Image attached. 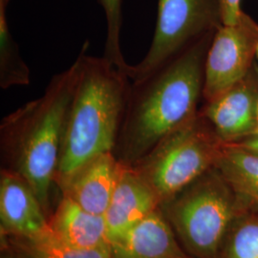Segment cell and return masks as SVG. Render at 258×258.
I'll return each instance as SVG.
<instances>
[{
	"instance_id": "obj_7",
	"label": "cell",
	"mask_w": 258,
	"mask_h": 258,
	"mask_svg": "<svg viewBox=\"0 0 258 258\" xmlns=\"http://www.w3.org/2000/svg\"><path fill=\"white\" fill-rule=\"evenodd\" d=\"M258 46V23L242 13L236 23L221 25L208 50L204 67L203 101L211 102L246 77Z\"/></svg>"
},
{
	"instance_id": "obj_14",
	"label": "cell",
	"mask_w": 258,
	"mask_h": 258,
	"mask_svg": "<svg viewBox=\"0 0 258 258\" xmlns=\"http://www.w3.org/2000/svg\"><path fill=\"white\" fill-rule=\"evenodd\" d=\"M215 167L234 190L243 212H258V154L225 144Z\"/></svg>"
},
{
	"instance_id": "obj_6",
	"label": "cell",
	"mask_w": 258,
	"mask_h": 258,
	"mask_svg": "<svg viewBox=\"0 0 258 258\" xmlns=\"http://www.w3.org/2000/svg\"><path fill=\"white\" fill-rule=\"evenodd\" d=\"M221 25L220 0H158L154 37L144 58L129 65L130 81H141Z\"/></svg>"
},
{
	"instance_id": "obj_16",
	"label": "cell",
	"mask_w": 258,
	"mask_h": 258,
	"mask_svg": "<svg viewBox=\"0 0 258 258\" xmlns=\"http://www.w3.org/2000/svg\"><path fill=\"white\" fill-rule=\"evenodd\" d=\"M29 83L30 69L10 32L6 9H0V87L8 89Z\"/></svg>"
},
{
	"instance_id": "obj_20",
	"label": "cell",
	"mask_w": 258,
	"mask_h": 258,
	"mask_svg": "<svg viewBox=\"0 0 258 258\" xmlns=\"http://www.w3.org/2000/svg\"><path fill=\"white\" fill-rule=\"evenodd\" d=\"M241 148H245L249 151L258 154V136H252L249 138L244 139L238 143H234Z\"/></svg>"
},
{
	"instance_id": "obj_25",
	"label": "cell",
	"mask_w": 258,
	"mask_h": 258,
	"mask_svg": "<svg viewBox=\"0 0 258 258\" xmlns=\"http://www.w3.org/2000/svg\"><path fill=\"white\" fill-rule=\"evenodd\" d=\"M256 55H257V57H258V46H257V50H256Z\"/></svg>"
},
{
	"instance_id": "obj_19",
	"label": "cell",
	"mask_w": 258,
	"mask_h": 258,
	"mask_svg": "<svg viewBox=\"0 0 258 258\" xmlns=\"http://www.w3.org/2000/svg\"><path fill=\"white\" fill-rule=\"evenodd\" d=\"M223 25H231L238 21L243 11L241 0H220Z\"/></svg>"
},
{
	"instance_id": "obj_12",
	"label": "cell",
	"mask_w": 258,
	"mask_h": 258,
	"mask_svg": "<svg viewBox=\"0 0 258 258\" xmlns=\"http://www.w3.org/2000/svg\"><path fill=\"white\" fill-rule=\"evenodd\" d=\"M112 258H184L175 232L159 208L110 244Z\"/></svg>"
},
{
	"instance_id": "obj_3",
	"label": "cell",
	"mask_w": 258,
	"mask_h": 258,
	"mask_svg": "<svg viewBox=\"0 0 258 258\" xmlns=\"http://www.w3.org/2000/svg\"><path fill=\"white\" fill-rule=\"evenodd\" d=\"M80 53L81 67L65 121L55 184L117 145L131 81L106 57Z\"/></svg>"
},
{
	"instance_id": "obj_5",
	"label": "cell",
	"mask_w": 258,
	"mask_h": 258,
	"mask_svg": "<svg viewBox=\"0 0 258 258\" xmlns=\"http://www.w3.org/2000/svg\"><path fill=\"white\" fill-rule=\"evenodd\" d=\"M225 143L199 112L133 165L165 203L210 170Z\"/></svg>"
},
{
	"instance_id": "obj_17",
	"label": "cell",
	"mask_w": 258,
	"mask_h": 258,
	"mask_svg": "<svg viewBox=\"0 0 258 258\" xmlns=\"http://www.w3.org/2000/svg\"><path fill=\"white\" fill-rule=\"evenodd\" d=\"M220 258H258V212H241L236 217Z\"/></svg>"
},
{
	"instance_id": "obj_24",
	"label": "cell",
	"mask_w": 258,
	"mask_h": 258,
	"mask_svg": "<svg viewBox=\"0 0 258 258\" xmlns=\"http://www.w3.org/2000/svg\"><path fill=\"white\" fill-rule=\"evenodd\" d=\"M184 258H194V257H191V256H188V255H187V256H185V257Z\"/></svg>"
},
{
	"instance_id": "obj_22",
	"label": "cell",
	"mask_w": 258,
	"mask_h": 258,
	"mask_svg": "<svg viewBox=\"0 0 258 258\" xmlns=\"http://www.w3.org/2000/svg\"><path fill=\"white\" fill-rule=\"evenodd\" d=\"M10 0H0V9H6Z\"/></svg>"
},
{
	"instance_id": "obj_9",
	"label": "cell",
	"mask_w": 258,
	"mask_h": 258,
	"mask_svg": "<svg viewBox=\"0 0 258 258\" xmlns=\"http://www.w3.org/2000/svg\"><path fill=\"white\" fill-rule=\"evenodd\" d=\"M158 208L160 200L150 184L134 166L121 163L117 184L104 213L110 244Z\"/></svg>"
},
{
	"instance_id": "obj_2",
	"label": "cell",
	"mask_w": 258,
	"mask_h": 258,
	"mask_svg": "<svg viewBox=\"0 0 258 258\" xmlns=\"http://www.w3.org/2000/svg\"><path fill=\"white\" fill-rule=\"evenodd\" d=\"M81 67V55L55 74L39 98L11 112L0 124L9 169L33 188L45 213L60 160L68 108Z\"/></svg>"
},
{
	"instance_id": "obj_18",
	"label": "cell",
	"mask_w": 258,
	"mask_h": 258,
	"mask_svg": "<svg viewBox=\"0 0 258 258\" xmlns=\"http://www.w3.org/2000/svg\"><path fill=\"white\" fill-rule=\"evenodd\" d=\"M105 15L107 35L104 46V55L120 71L127 74L129 64L125 61L120 47L121 29V0H99Z\"/></svg>"
},
{
	"instance_id": "obj_23",
	"label": "cell",
	"mask_w": 258,
	"mask_h": 258,
	"mask_svg": "<svg viewBox=\"0 0 258 258\" xmlns=\"http://www.w3.org/2000/svg\"><path fill=\"white\" fill-rule=\"evenodd\" d=\"M254 136H258V115H257V128H256V131H255V135Z\"/></svg>"
},
{
	"instance_id": "obj_13",
	"label": "cell",
	"mask_w": 258,
	"mask_h": 258,
	"mask_svg": "<svg viewBox=\"0 0 258 258\" xmlns=\"http://www.w3.org/2000/svg\"><path fill=\"white\" fill-rule=\"evenodd\" d=\"M49 227L56 238L73 248L110 247L104 215L87 212L65 196L49 221Z\"/></svg>"
},
{
	"instance_id": "obj_1",
	"label": "cell",
	"mask_w": 258,
	"mask_h": 258,
	"mask_svg": "<svg viewBox=\"0 0 258 258\" xmlns=\"http://www.w3.org/2000/svg\"><path fill=\"white\" fill-rule=\"evenodd\" d=\"M214 33L194 41L141 81L131 82L114 150L120 162L135 165L165 136L199 112L205 60Z\"/></svg>"
},
{
	"instance_id": "obj_10",
	"label": "cell",
	"mask_w": 258,
	"mask_h": 258,
	"mask_svg": "<svg viewBox=\"0 0 258 258\" xmlns=\"http://www.w3.org/2000/svg\"><path fill=\"white\" fill-rule=\"evenodd\" d=\"M33 188L19 173L3 169L0 178V224L2 234L18 238L34 236L49 225Z\"/></svg>"
},
{
	"instance_id": "obj_11",
	"label": "cell",
	"mask_w": 258,
	"mask_h": 258,
	"mask_svg": "<svg viewBox=\"0 0 258 258\" xmlns=\"http://www.w3.org/2000/svg\"><path fill=\"white\" fill-rule=\"evenodd\" d=\"M121 162L113 152L93 158L58 183L62 196L85 211L104 215L117 184Z\"/></svg>"
},
{
	"instance_id": "obj_4",
	"label": "cell",
	"mask_w": 258,
	"mask_h": 258,
	"mask_svg": "<svg viewBox=\"0 0 258 258\" xmlns=\"http://www.w3.org/2000/svg\"><path fill=\"white\" fill-rule=\"evenodd\" d=\"M160 207L182 248L194 258H220L231 226L243 212L215 166Z\"/></svg>"
},
{
	"instance_id": "obj_15",
	"label": "cell",
	"mask_w": 258,
	"mask_h": 258,
	"mask_svg": "<svg viewBox=\"0 0 258 258\" xmlns=\"http://www.w3.org/2000/svg\"><path fill=\"white\" fill-rule=\"evenodd\" d=\"M18 243L20 249L32 258H112L110 247L83 249L68 246L55 237L49 225L34 236L19 238Z\"/></svg>"
},
{
	"instance_id": "obj_8",
	"label": "cell",
	"mask_w": 258,
	"mask_h": 258,
	"mask_svg": "<svg viewBox=\"0 0 258 258\" xmlns=\"http://www.w3.org/2000/svg\"><path fill=\"white\" fill-rule=\"evenodd\" d=\"M200 112L225 144L254 136L257 128V68L252 66L246 77L214 101L205 103Z\"/></svg>"
},
{
	"instance_id": "obj_21",
	"label": "cell",
	"mask_w": 258,
	"mask_h": 258,
	"mask_svg": "<svg viewBox=\"0 0 258 258\" xmlns=\"http://www.w3.org/2000/svg\"><path fill=\"white\" fill-rule=\"evenodd\" d=\"M5 258H32L30 255H28L27 253H25L24 251L20 250L19 253H12L9 254L8 256H6Z\"/></svg>"
}]
</instances>
